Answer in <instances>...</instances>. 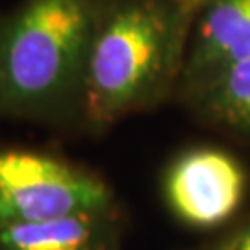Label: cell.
Here are the masks:
<instances>
[{
    "label": "cell",
    "mask_w": 250,
    "mask_h": 250,
    "mask_svg": "<svg viewBox=\"0 0 250 250\" xmlns=\"http://www.w3.org/2000/svg\"><path fill=\"white\" fill-rule=\"evenodd\" d=\"M250 60V0H200L182 82L189 91L223 69Z\"/></svg>",
    "instance_id": "5b68a950"
},
{
    "label": "cell",
    "mask_w": 250,
    "mask_h": 250,
    "mask_svg": "<svg viewBox=\"0 0 250 250\" xmlns=\"http://www.w3.org/2000/svg\"><path fill=\"white\" fill-rule=\"evenodd\" d=\"M197 6L186 0H107L74 111L102 128L158 104L182 78Z\"/></svg>",
    "instance_id": "6da1fadb"
},
{
    "label": "cell",
    "mask_w": 250,
    "mask_h": 250,
    "mask_svg": "<svg viewBox=\"0 0 250 250\" xmlns=\"http://www.w3.org/2000/svg\"><path fill=\"white\" fill-rule=\"evenodd\" d=\"M191 93L215 121L250 135V60L226 67Z\"/></svg>",
    "instance_id": "52a82bcc"
},
{
    "label": "cell",
    "mask_w": 250,
    "mask_h": 250,
    "mask_svg": "<svg viewBox=\"0 0 250 250\" xmlns=\"http://www.w3.org/2000/svg\"><path fill=\"white\" fill-rule=\"evenodd\" d=\"M117 211L0 226V250H117Z\"/></svg>",
    "instance_id": "8992f818"
},
{
    "label": "cell",
    "mask_w": 250,
    "mask_h": 250,
    "mask_svg": "<svg viewBox=\"0 0 250 250\" xmlns=\"http://www.w3.org/2000/svg\"><path fill=\"white\" fill-rule=\"evenodd\" d=\"M186 2H193V4H200V0H186Z\"/></svg>",
    "instance_id": "9c48e42d"
},
{
    "label": "cell",
    "mask_w": 250,
    "mask_h": 250,
    "mask_svg": "<svg viewBox=\"0 0 250 250\" xmlns=\"http://www.w3.org/2000/svg\"><path fill=\"white\" fill-rule=\"evenodd\" d=\"M113 209V191L99 174L43 150H0V226Z\"/></svg>",
    "instance_id": "3957f363"
},
{
    "label": "cell",
    "mask_w": 250,
    "mask_h": 250,
    "mask_svg": "<svg viewBox=\"0 0 250 250\" xmlns=\"http://www.w3.org/2000/svg\"><path fill=\"white\" fill-rule=\"evenodd\" d=\"M202 250H250V221H247L230 235L223 237L221 241Z\"/></svg>",
    "instance_id": "ba28073f"
},
{
    "label": "cell",
    "mask_w": 250,
    "mask_h": 250,
    "mask_svg": "<svg viewBox=\"0 0 250 250\" xmlns=\"http://www.w3.org/2000/svg\"><path fill=\"white\" fill-rule=\"evenodd\" d=\"M107 0H22L0 21V119L74 111Z\"/></svg>",
    "instance_id": "7a4b0ae2"
},
{
    "label": "cell",
    "mask_w": 250,
    "mask_h": 250,
    "mask_svg": "<svg viewBox=\"0 0 250 250\" xmlns=\"http://www.w3.org/2000/svg\"><path fill=\"white\" fill-rule=\"evenodd\" d=\"M247 172L230 152L198 146L178 154L161 180L170 213L191 228H215L232 217L245 198Z\"/></svg>",
    "instance_id": "277c9868"
}]
</instances>
